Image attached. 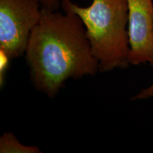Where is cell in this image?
<instances>
[{"label":"cell","instance_id":"1","mask_svg":"<svg viewBox=\"0 0 153 153\" xmlns=\"http://www.w3.org/2000/svg\"><path fill=\"white\" fill-rule=\"evenodd\" d=\"M25 55L33 87L51 99L68 79L99 72L83 23L69 11L41 7V19L30 33Z\"/></svg>","mask_w":153,"mask_h":153},{"label":"cell","instance_id":"2","mask_svg":"<svg viewBox=\"0 0 153 153\" xmlns=\"http://www.w3.org/2000/svg\"><path fill=\"white\" fill-rule=\"evenodd\" d=\"M61 7L63 11L77 15L83 23L91 52L99 62V72L130 65L126 0H92L88 7L62 0Z\"/></svg>","mask_w":153,"mask_h":153},{"label":"cell","instance_id":"3","mask_svg":"<svg viewBox=\"0 0 153 153\" xmlns=\"http://www.w3.org/2000/svg\"><path fill=\"white\" fill-rule=\"evenodd\" d=\"M41 16L37 0H0V51L11 60L25 54Z\"/></svg>","mask_w":153,"mask_h":153},{"label":"cell","instance_id":"4","mask_svg":"<svg viewBox=\"0 0 153 153\" xmlns=\"http://www.w3.org/2000/svg\"><path fill=\"white\" fill-rule=\"evenodd\" d=\"M130 65L153 67V0H126Z\"/></svg>","mask_w":153,"mask_h":153},{"label":"cell","instance_id":"5","mask_svg":"<svg viewBox=\"0 0 153 153\" xmlns=\"http://www.w3.org/2000/svg\"><path fill=\"white\" fill-rule=\"evenodd\" d=\"M1 153H38L41 152L36 146L23 145L12 133H4L0 137Z\"/></svg>","mask_w":153,"mask_h":153},{"label":"cell","instance_id":"6","mask_svg":"<svg viewBox=\"0 0 153 153\" xmlns=\"http://www.w3.org/2000/svg\"><path fill=\"white\" fill-rule=\"evenodd\" d=\"M153 98V79L149 87L144 88L132 98V100H144Z\"/></svg>","mask_w":153,"mask_h":153},{"label":"cell","instance_id":"7","mask_svg":"<svg viewBox=\"0 0 153 153\" xmlns=\"http://www.w3.org/2000/svg\"><path fill=\"white\" fill-rule=\"evenodd\" d=\"M37 1L41 5V7L51 10H57L60 6H61L60 0H37Z\"/></svg>","mask_w":153,"mask_h":153}]
</instances>
